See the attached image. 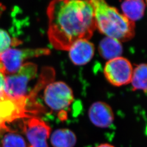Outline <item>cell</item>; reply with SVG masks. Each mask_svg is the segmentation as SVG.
<instances>
[{"mask_svg": "<svg viewBox=\"0 0 147 147\" xmlns=\"http://www.w3.org/2000/svg\"><path fill=\"white\" fill-rule=\"evenodd\" d=\"M49 41L57 50L68 51L79 40H89L96 29L89 0H52L47 11Z\"/></svg>", "mask_w": 147, "mask_h": 147, "instance_id": "obj_1", "label": "cell"}, {"mask_svg": "<svg viewBox=\"0 0 147 147\" xmlns=\"http://www.w3.org/2000/svg\"><path fill=\"white\" fill-rule=\"evenodd\" d=\"M93 9L96 28L107 37L120 42L131 40L135 34L134 22L129 20L105 0H89Z\"/></svg>", "mask_w": 147, "mask_h": 147, "instance_id": "obj_2", "label": "cell"}, {"mask_svg": "<svg viewBox=\"0 0 147 147\" xmlns=\"http://www.w3.org/2000/svg\"><path fill=\"white\" fill-rule=\"evenodd\" d=\"M37 74V65L28 62L24 63L17 73L5 76V96L13 100L27 97L28 84Z\"/></svg>", "mask_w": 147, "mask_h": 147, "instance_id": "obj_3", "label": "cell"}, {"mask_svg": "<svg viewBox=\"0 0 147 147\" xmlns=\"http://www.w3.org/2000/svg\"><path fill=\"white\" fill-rule=\"evenodd\" d=\"M50 53L48 49H9L0 54V71L5 75L14 74L19 70L27 59L48 55Z\"/></svg>", "mask_w": 147, "mask_h": 147, "instance_id": "obj_4", "label": "cell"}, {"mask_svg": "<svg viewBox=\"0 0 147 147\" xmlns=\"http://www.w3.org/2000/svg\"><path fill=\"white\" fill-rule=\"evenodd\" d=\"M44 100L51 110L65 111L74 100L73 92L68 84L57 81L48 84L44 92Z\"/></svg>", "mask_w": 147, "mask_h": 147, "instance_id": "obj_5", "label": "cell"}, {"mask_svg": "<svg viewBox=\"0 0 147 147\" xmlns=\"http://www.w3.org/2000/svg\"><path fill=\"white\" fill-rule=\"evenodd\" d=\"M27 97L18 100H13L7 96L0 98V136L4 132L10 131L7 126L17 119L29 118L27 113Z\"/></svg>", "mask_w": 147, "mask_h": 147, "instance_id": "obj_6", "label": "cell"}, {"mask_svg": "<svg viewBox=\"0 0 147 147\" xmlns=\"http://www.w3.org/2000/svg\"><path fill=\"white\" fill-rule=\"evenodd\" d=\"M134 69L126 58L118 57L105 64L104 74L107 81L115 87L125 86L131 82Z\"/></svg>", "mask_w": 147, "mask_h": 147, "instance_id": "obj_7", "label": "cell"}, {"mask_svg": "<svg viewBox=\"0 0 147 147\" xmlns=\"http://www.w3.org/2000/svg\"><path fill=\"white\" fill-rule=\"evenodd\" d=\"M24 130L31 145L30 147H48L47 139L51 128L44 121L35 117H29L24 122Z\"/></svg>", "mask_w": 147, "mask_h": 147, "instance_id": "obj_8", "label": "cell"}, {"mask_svg": "<svg viewBox=\"0 0 147 147\" xmlns=\"http://www.w3.org/2000/svg\"><path fill=\"white\" fill-rule=\"evenodd\" d=\"M88 116L91 123L100 128L110 127L115 120L111 107L104 101H96L92 104L89 107Z\"/></svg>", "mask_w": 147, "mask_h": 147, "instance_id": "obj_9", "label": "cell"}, {"mask_svg": "<svg viewBox=\"0 0 147 147\" xmlns=\"http://www.w3.org/2000/svg\"><path fill=\"white\" fill-rule=\"evenodd\" d=\"M68 51L69 58L73 63L76 65H83L93 57L94 45L88 40L81 39L74 42Z\"/></svg>", "mask_w": 147, "mask_h": 147, "instance_id": "obj_10", "label": "cell"}, {"mask_svg": "<svg viewBox=\"0 0 147 147\" xmlns=\"http://www.w3.org/2000/svg\"><path fill=\"white\" fill-rule=\"evenodd\" d=\"M98 49L101 56L108 61L120 57L123 53L121 42L111 37L104 38L100 42Z\"/></svg>", "mask_w": 147, "mask_h": 147, "instance_id": "obj_11", "label": "cell"}, {"mask_svg": "<svg viewBox=\"0 0 147 147\" xmlns=\"http://www.w3.org/2000/svg\"><path fill=\"white\" fill-rule=\"evenodd\" d=\"M123 14L132 22L141 19L144 14V0H123L121 3Z\"/></svg>", "mask_w": 147, "mask_h": 147, "instance_id": "obj_12", "label": "cell"}, {"mask_svg": "<svg viewBox=\"0 0 147 147\" xmlns=\"http://www.w3.org/2000/svg\"><path fill=\"white\" fill-rule=\"evenodd\" d=\"M76 142L75 134L68 129H57L51 136V143L53 147H74Z\"/></svg>", "mask_w": 147, "mask_h": 147, "instance_id": "obj_13", "label": "cell"}, {"mask_svg": "<svg viewBox=\"0 0 147 147\" xmlns=\"http://www.w3.org/2000/svg\"><path fill=\"white\" fill-rule=\"evenodd\" d=\"M130 83L133 90L147 92V63L140 64L134 68Z\"/></svg>", "mask_w": 147, "mask_h": 147, "instance_id": "obj_14", "label": "cell"}, {"mask_svg": "<svg viewBox=\"0 0 147 147\" xmlns=\"http://www.w3.org/2000/svg\"><path fill=\"white\" fill-rule=\"evenodd\" d=\"M0 147H27L24 138L20 135L10 131H7L0 141Z\"/></svg>", "mask_w": 147, "mask_h": 147, "instance_id": "obj_15", "label": "cell"}, {"mask_svg": "<svg viewBox=\"0 0 147 147\" xmlns=\"http://www.w3.org/2000/svg\"><path fill=\"white\" fill-rule=\"evenodd\" d=\"M20 40L16 38H11L7 32L0 29V54L4 53L11 47L17 46Z\"/></svg>", "mask_w": 147, "mask_h": 147, "instance_id": "obj_16", "label": "cell"}, {"mask_svg": "<svg viewBox=\"0 0 147 147\" xmlns=\"http://www.w3.org/2000/svg\"><path fill=\"white\" fill-rule=\"evenodd\" d=\"M5 75L0 71V98L5 96Z\"/></svg>", "mask_w": 147, "mask_h": 147, "instance_id": "obj_17", "label": "cell"}, {"mask_svg": "<svg viewBox=\"0 0 147 147\" xmlns=\"http://www.w3.org/2000/svg\"><path fill=\"white\" fill-rule=\"evenodd\" d=\"M95 147H115L109 143H102Z\"/></svg>", "mask_w": 147, "mask_h": 147, "instance_id": "obj_18", "label": "cell"}, {"mask_svg": "<svg viewBox=\"0 0 147 147\" xmlns=\"http://www.w3.org/2000/svg\"><path fill=\"white\" fill-rule=\"evenodd\" d=\"M146 3H147V0H146Z\"/></svg>", "mask_w": 147, "mask_h": 147, "instance_id": "obj_19", "label": "cell"}]
</instances>
